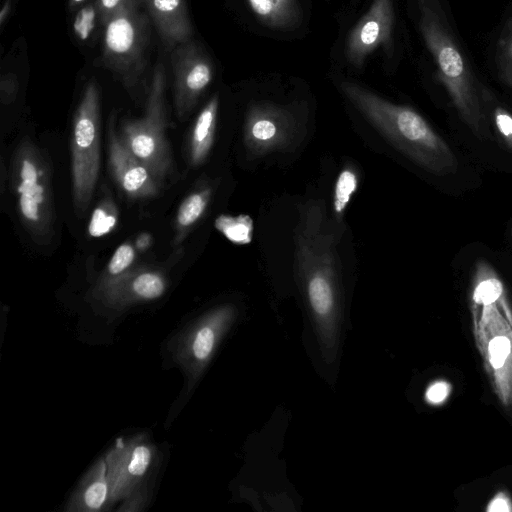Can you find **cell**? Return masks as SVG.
<instances>
[{"instance_id": "6da1fadb", "label": "cell", "mask_w": 512, "mask_h": 512, "mask_svg": "<svg viewBox=\"0 0 512 512\" xmlns=\"http://www.w3.org/2000/svg\"><path fill=\"white\" fill-rule=\"evenodd\" d=\"M340 90L383 136L418 165L440 175L456 169L457 160L449 145L414 109L389 102L351 81H342Z\"/></svg>"}, {"instance_id": "7a4b0ae2", "label": "cell", "mask_w": 512, "mask_h": 512, "mask_svg": "<svg viewBox=\"0 0 512 512\" xmlns=\"http://www.w3.org/2000/svg\"><path fill=\"white\" fill-rule=\"evenodd\" d=\"M419 28L437 74L455 108L472 132L485 135L484 116L474 75L454 39L437 0H418Z\"/></svg>"}, {"instance_id": "3957f363", "label": "cell", "mask_w": 512, "mask_h": 512, "mask_svg": "<svg viewBox=\"0 0 512 512\" xmlns=\"http://www.w3.org/2000/svg\"><path fill=\"white\" fill-rule=\"evenodd\" d=\"M141 8L138 0H127L103 24V65L129 87L147 67L150 18Z\"/></svg>"}, {"instance_id": "277c9868", "label": "cell", "mask_w": 512, "mask_h": 512, "mask_svg": "<svg viewBox=\"0 0 512 512\" xmlns=\"http://www.w3.org/2000/svg\"><path fill=\"white\" fill-rule=\"evenodd\" d=\"M99 91L90 81L78 105L72 140L73 192L77 205L91 199L99 171Z\"/></svg>"}, {"instance_id": "5b68a950", "label": "cell", "mask_w": 512, "mask_h": 512, "mask_svg": "<svg viewBox=\"0 0 512 512\" xmlns=\"http://www.w3.org/2000/svg\"><path fill=\"white\" fill-rule=\"evenodd\" d=\"M155 446L144 434L120 438L104 456L110 491V504L126 499L152 468Z\"/></svg>"}, {"instance_id": "8992f818", "label": "cell", "mask_w": 512, "mask_h": 512, "mask_svg": "<svg viewBox=\"0 0 512 512\" xmlns=\"http://www.w3.org/2000/svg\"><path fill=\"white\" fill-rule=\"evenodd\" d=\"M394 25L392 0H373L367 12L350 31L345 45L347 61L361 68L377 48L391 41Z\"/></svg>"}, {"instance_id": "52a82bcc", "label": "cell", "mask_w": 512, "mask_h": 512, "mask_svg": "<svg viewBox=\"0 0 512 512\" xmlns=\"http://www.w3.org/2000/svg\"><path fill=\"white\" fill-rule=\"evenodd\" d=\"M170 52L176 102L184 110L196 101L212 81L213 65L203 48L192 39L177 45Z\"/></svg>"}, {"instance_id": "ba28073f", "label": "cell", "mask_w": 512, "mask_h": 512, "mask_svg": "<svg viewBox=\"0 0 512 512\" xmlns=\"http://www.w3.org/2000/svg\"><path fill=\"white\" fill-rule=\"evenodd\" d=\"M165 87V67L158 62L153 70L148 98L147 117L129 124L125 130L124 144L143 164L150 165L160 154V118Z\"/></svg>"}, {"instance_id": "9c48e42d", "label": "cell", "mask_w": 512, "mask_h": 512, "mask_svg": "<svg viewBox=\"0 0 512 512\" xmlns=\"http://www.w3.org/2000/svg\"><path fill=\"white\" fill-rule=\"evenodd\" d=\"M168 50L192 39L193 28L185 0H138Z\"/></svg>"}, {"instance_id": "30bf717a", "label": "cell", "mask_w": 512, "mask_h": 512, "mask_svg": "<svg viewBox=\"0 0 512 512\" xmlns=\"http://www.w3.org/2000/svg\"><path fill=\"white\" fill-rule=\"evenodd\" d=\"M110 164L115 178L123 190L134 197L148 196L155 192V185L147 169L111 132L109 141Z\"/></svg>"}, {"instance_id": "8fae6325", "label": "cell", "mask_w": 512, "mask_h": 512, "mask_svg": "<svg viewBox=\"0 0 512 512\" xmlns=\"http://www.w3.org/2000/svg\"><path fill=\"white\" fill-rule=\"evenodd\" d=\"M216 317L187 329L180 335L175 350L176 361L187 376H196L197 371L210 357L216 339Z\"/></svg>"}, {"instance_id": "7c38bea8", "label": "cell", "mask_w": 512, "mask_h": 512, "mask_svg": "<svg viewBox=\"0 0 512 512\" xmlns=\"http://www.w3.org/2000/svg\"><path fill=\"white\" fill-rule=\"evenodd\" d=\"M288 128L285 112L268 104L254 106L248 115L246 139L248 145L264 151L276 147L283 142Z\"/></svg>"}, {"instance_id": "4fadbf2b", "label": "cell", "mask_w": 512, "mask_h": 512, "mask_svg": "<svg viewBox=\"0 0 512 512\" xmlns=\"http://www.w3.org/2000/svg\"><path fill=\"white\" fill-rule=\"evenodd\" d=\"M110 491L104 457L98 459L83 476L70 496L65 510L68 512H97L110 506Z\"/></svg>"}, {"instance_id": "5bb4252c", "label": "cell", "mask_w": 512, "mask_h": 512, "mask_svg": "<svg viewBox=\"0 0 512 512\" xmlns=\"http://www.w3.org/2000/svg\"><path fill=\"white\" fill-rule=\"evenodd\" d=\"M17 191L23 218L32 224L38 223L42 218L46 196L42 172L31 158L21 160Z\"/></svg>"}, {"instance_id": "9a60e30c", "label": "cell", "mask_w": 512, "mask_h": 512, "mask_svg": "<svg viewBox=\"0 0 512 512\" xmlns=\"http://www.w3.org/2000/svg\"><path fill=\"white\" fill-rule=\"evenodd\" d=\"M251 11L264 25L273 29H293L302 20L298 0H245Z\"/></svg>"}, {"instance_id": "2e32d148", "label": "cell", "mask_w": 512, "mask_h": 512, "mask_svg": "<svg viewBox=\"0 0 512 512\" xmlns=\"http://www.w3.org/2000/svg\"><path fill=\"white\" fill-rule=\"evenodd\" d=\"M218 97L214 96L200 112L192 134V159L199 162L209 152L215 131Z\"/></svg>"}, {"instance_id": "e0dca14e", "label": "cell", "mask_w": 512, "mask_h": 512, "mask_svg": "<svg viewBox=\"0 0 512 512\" xmlns=\"http://www.w3.org/2000/svg\"><path fill=\"white\" fill-rule=\"evenodd\" d=\"M215 227L229 241L244 245L252 241L253 236V220L248 215L229 216L220 215L215 220Z\"/></svg>"}, {"instance_id": "ac0fdd59", "label": "cell", "mask_w": 512, "mask_h": 512, "mask_svg": "<svg viewBox=\"0 0 512 512\" xmlns=\"http://www.w3.org/2000/svg\"><path fill=\"white\" fill-rule=\"evenodd\" d=\"M495 61L499 78L504 84L512 87V18L499 36Z\"/></svg>"}, {"instance_id": "d6986e66", "label": "cell", "mask_w": 512, "mask_h": 512, "mask_svg": "<svg viewBox=\"0 0 512 512\" xmlns=\"http://www.w3.org/2000/svg\"><path fill=\"white\" fill-rule=\"evenodd\" d=\"M357 186L356 173L348 168L342 170L337 177L333 193V209L337 215L343 214Z\"/></svg>"}, {"instance_id": "ffe728a7", "label": "cell", "mask_w": 512, "mask_h": 512, "mask_svg": "<svg viewBox=\"0 0 512 512\" xmlns=\"http://www.w3.org/2000/svg\"><path fill=\"white\" fill-rule=\"evenodd\" d=\"M165 291V282L161 276L146 272L133 279L130 292L133 298L152 300L160 297Z\"/></svg>"}, {"instance_id": "44dd1931", "label": "cell", "mask_w": 512, "mask_h": 512, "mask_svg": "<svg viewBox=\"0 0 512 512\" xmlns=\"http://www.w3.org/2000/svg\"><path fill=\"white\" fill-rule=\"evenodd\" d=\"M308 296L313 309L318 314L327 313L333 302L332 287L330 281L323 278L308 280Z\"/></svg>"}, {"instance_id": "7402d4cb", "label": "cell", "mask_w": 512, "mask_h": 512, "mask_svg": "<svg viewBox=\"0 0 512 512\" xmlns=\"http://www.w3.org/2000/svg\"><path fill=\"white\" fill-rule=\"evenodd\" d=\"M97 19L100 20L96 3H89L80 8L73 20V31L79 40L86 41L95 30Z\"/></svg>"}, {"instance_id": "603a6c76", "label": "cell", "mask_w": 512, "mask_h": 512, "mask_svg": "<svg viewBox=\"0 0 512 512\" xmlns=\"http://www.w3.org/2000/svg\"><path fill=\"white\" fill-rule=\"evenodd\" d=\"M207 205V198L202 193H195L187 197L181 204L177 221L182 227L192 225L204 212Z\"/></svg>"}, {"instance_id": "cb8c5ba5", "label": "cell", "mask_w": 512, "mask_h": 512, "mask_svg": "<svg viewBox=\"0 0 512 512\" xmlns=\"http://www.w3.org/2000/svg\"><path fill=\"white\" fill-rule=\"evenodd\" d=\"M116 223V217L109 213L104 207H98L94 210L88 232L93 237H100L113 229Z\"/></svg>"}, {"instance_id": "d4e9b609", "label": "cell", "mask_w": 512, "mask_h": 512, "mask_svg": "<svg viewBox=\"0 0 512 512\" xmlns=\"http://www.w3.org/2000/svg\"><path fill=\"white\" fill-rule=\"evenodd\" d=\"M135 257L134 249L129 244L120 245L114 252L109 264L108 272L111 275H118L126 270Z\"/></svg>"}, {"instance_id": "484cf974", "label": "cell", "mask_w": 512, "mask_h": 512, "mask_svg": "<svg viewBox=\"0 0 512 512\" xmlns=\"http://www.w3.org/2000/svg\"><path fill=\"white\" fill-rule=\"evenodd\" d=\"M150 500V491L147 483L137 487L126 499L119 511H142L148 505Z\"/></svg>"}, {"instance_id": "4316f807", "label": "cell", "mask_w": 512, "mask_h": 512, "mask_svg": "<svg viewBox=\"0 0 512 512\" xmlns=\"http://www.w3.org/2000/svg\"><path fill=\"white\" fill-rule=\"evenodd\" d=\"M493 118L498 133L506 145L512 149V114L498 106L493 111Z\"/></svg>"}, {"instance_id": "83f0119b", "label": "cell", "mask_w": 512, "mask_h": 512, "mask_svg": "<svg viewBox=\"0 0 512 512\" xmlns=\"http://www.w3.org/2000/svg\"><path fill=\"white\" fill-rule=\"evenodd\" d=\"M490 362L497 369L503 366L510 353V341L504 336L493 338L489 343Z\"/></svg>"}, {"instance_id": "f1b7e54d", "label": "cell", "mask_w": 512, "mask_h": 512, "mask_svg": "<svg viewBox=\"0 0 512 512\" xmlns=\"http://www.w3.org/2000/svg\"><path fill=\"white\" fill-rule=\"evenodd\" d=\"M127 0H96L99 11L100 23L103 25L106 20L117 11Z\"/></svg>"}, {"instance_id": "f546056e", "label": "cell", "mask_w": 512, "mask_h": 512, "mask_svg": "<svg viewBox=\"0 0 512 512\" xmlns=\"http://www.w3.org/2000/svg\"><path fill=\"white\" fill-rule=\"evenodd\" d=\"M448 395V385L444 382H438L431 385L426 393L427 399L432 403L442 402Z\"/></svg>"}, {"instance_id": "4dcf8cb0", "label": "cell", "mask_w": 512, "mask_h": 512, "mask_svg": "<svg viewBox=\"0 0 512 512\" xmlns=\"http://www.w3.org/2000/svg\"><path fill=\"white\" fill-rule=\"evenodd\" d=\"M489 510L490 511H508L509 508H508V504L505 501V499L500 497V498L495 499L491 503Z\"/></svg>"}, {"instance_id": "1f68e13d", "label": "cell", "mask_w": 512, "mask_h": 512, "mask_svg": "<svg viewBox=\"0 0 512 512\" xmlns=\"http://www.w3.org/2000/svg\"><path fill=\"white\" fill-rule=\"evenodd\" d=\"M11 8H12L11 0H6L4 2L1 12H0V22L2 25L4 24L5 20L8 18Z\"/></svg>"}, {"instance_id": "d6a6232c", "label": "cell", "mask_w": 512, "mask_h": 512, "mask_svg": "<svg viewBox=\"0 0 512 512\" xmlns=\"http://www.w3.org/2000/svg\"><path fill=\"white\" fill-rule=\"evenodd\" d=\"M85 0H69V7L75 8L79 4L83 3Z\"/></svg>"}]
</instances>
